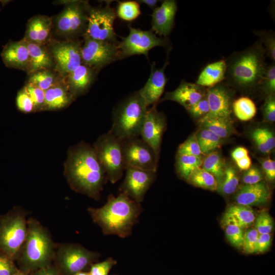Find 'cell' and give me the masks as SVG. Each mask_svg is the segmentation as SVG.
Listing matches in <instances>:
<instances>
[{
  "label": "cell",
  "instance_id": "37",
  "mask_svg": "<svg viewBox=\"0 0 275 275\" xmlns=\"http://www.w3.org/2000/svg\"><path fill=\"white\" fill-rule=\"evenodd\" d=\"M28 84L36 86L45 92L57 85L54 75L48 70H42L32 73Z\"/></svg>",
  "mask_w": 275,
  "mask_h": 275
},
{
  "label": "cell",
  "instance_id": "49",
  "mask_svg": "<svg viewBox=\"0 0 275 275\" xmlns=\"http://www.w3.org/2000/svg\"><path fill=\"white\" fill-rule=\"evenodd\" d=\"M262 112L265 121L273 123L275 121V96L271 95L265 98L262 107Z\"/></svg>",
  "mask_w": 275,
  "mask_h": 275
},
{
  "label": "cell",
  "instance_id": "14",
  "mask_svg": "<svg viewBox=\"0 0 275 275\" xmlns=\"http://www.w3.org/2000/svg\"><path fill=\"white\" fill-rule=\"evenodd\" d=\"M119 191L140 203L156 179V172L127 167Z\"/></svg>",
  "mask_w": 275,
  "mask_h": 275
},
{
  "label": "cell",
  "instance_id": "57",
  "mask_svg": "<svg viewBox=\"0 0 275 275\" xmlns=\"http://www.w3.org/2000/svg\"><path fill=\"white\" fill-rule=\"evenodd\" d=\"M158 2V1L156 0H141L138 1V2H141L146 4L151 8H155Z\"/></svg>",
  "mask_w": 275,
  "mask_h": 275
},
{
  "label": "cell",
  "instance_id": "44",
  "mask_svg": "<svg viewBox=\"0 0 275 275\" xmlns=\"http://www.w3.org/2000/svg\"><path fill=\"white\" fill-rule=\"evenodd\" d=\"M259 234L254 228H249L244 232L242 249L244 253L252 254L255 249Z\"/></svg>",
  "mask_w": 275,
  "mask_h": 275
},
{
  "label": "cell",
  "instance_id": "5",
  "mask_svg": "<svg viewBox=\"0 0 275 275\" xmlns=\"http://www.w3.org/2000/svg\"><path fill=\"white\" fill-rule=\"evenodd\" d=\"M54 255L53 243L47 232L37 221L30 219L25 241L18 257L25 270L48 265Z\"/></svg>",
  "mask_w": 275,
  "mask_h": 275
},
{
  "label": "cell",
  "instance_id": "27",
  "mask_svg": "<svg viewBox=\"0 0 275 275\" xmlns=\"http://www.w3.org/2000/svg\"><path fill=\"white\" fill-rule=\"evenodd\" d=\"M26 42L30 56V64L28 71L31 73L48 70L53 65V59L43 45Z\"/></svg>",
  "mask_w": 275,
  "mask_h": 275
},
{
  "label": "cell",
  "instance_id": "2",
  "mask_svg": "<svg viewBox=\"0 0 275 275\" xmlns=\"http://www.w3.org/2000/svg\"><path fill=\"white\" fill-rule=\"evenodd\" d=\"M266 52L260 40L244 50L233 52L226 60V83L242 91L258 89L267 70Z\"/></svg>",
  "mask_w": 275,
  "mask_h": 275
},
{
  "label": "cell",
  "instance_id": "29",
  "mask_svg": "<svg viewBox=\"0 0 275 275\" xmlns=\"http://www.w3.org/2000/svg\"><path fill=\"white\" fill-rule=\"evenodd\" d=\"M201 127L206 128L224 139L236 133L232 119L213 118L199 120Z\"/></svg>",
  "mask_w": 275,
  "mask_h": 275
},
{
  "label": "cell",
  "instance_id": "35",
  "mask_svg": "<svg viewBox=\"0 0 275 275\" xmlns=\"http://www.w3.org/2000/svg\"><path fill=\"white\" fill-rule=\"evenodd\" d=\"M187 182L195 186L211 191L216 190L217 188V182L214 176L201 167L190 174Z\"/></svg>",
  "mask_w": 275,
  "mask_h": 275
},
{
  "label": "cell",
  "instance_id": "32",
  "mask_svg": "<svg viewBox=\"0 0 275 275\" xmlns=\"http://www.w3.org/2000/svg\"><path fill=\"white\" fill-rule=\"evenodd\" d=\"M252 138L260 152L264 154L270 153L275 147V138L268 128L260 127L252 132Z\"/></svg>",
  "mask_w": 275,
  "mask_h": 275
},
{
  "label": "cell",
  "instance_id": "26",
  "mask_svg": "<svg viewBox=\"0 0 275 275\" xmlns=\"http://www.w3.org/2000/svg\"><path fill=\"white\" fill-rule=\"evenodd\" d=\"M226 63L219 60L207 65L199 74L196 84L203 87H212L225 80Z\"/></svg>",
  "mask_w": 275,
  "mask_h": 275
},
{
  "label": "cell",
  "instance_id": "16",
  "mask_svg": "<svg viewBox=\"0 0 275 275\" xmlns=\"http://www.w3.org/2000/svg\"><path fill=\"white\" fill-rule=\"evenodd\" d=\"M167 121L163 113L158 112L155 105L148 109L140 135L150 145L159 158L163 134Z\"/></svg>",
  "mask_w": 275,
  "mask_h": 275
},
{
  "label": "cell",
  "instance_id": "31",
  "mask_svg": "<svg viewBox=\"0 0 275 275\" xmlns=\"http://www.w3.org/2000/svg\"><path fill=\"white\" fill-rule=\"evenodd\" d=\"M201 151L206 155L220 148L223 139L210 130L201 127L195 133Z\"/></svg>",
  "mask_w": 275,
  "mask_h": 275
},
{
  "label": "cell",
  "instance_id": "42",
  "mask_svg": "<svg viewBox=\"0 0 275 275\" xmlns=\"http://www.w3.org/2000/svg\"><path fill=\"white\" fill-rule=\"evenodd\" d=\"M224 228L229 242L236 248H242L244 229L233 225H227Z\"/></svg>",
  "mask_w": 275,
  "mask_h": 275
},
{
  "label": "cell",
  "instance_id": "7",
  "mask_svg": "<svg viewBox=\"0 0 275 275\" xmlns=\"http://www.w3.org/2000/svg\"><path fill=\"white\" fill-rule=\"evenodd\" d=\"M24 216L14 213L0 219V253L12 260L18 257L25 241L28 226Z\"/></svg>",
  "mask_w": 275,
  "mask_h": 275
},
{
  "label": "cell",
  "instance_id": "24",
  "mask_svg": "<svg viewBox=\"0 0 275 275\" xmlns=\"http://www.w3.org/2000/svg\"><path fill=\"white\" fill-rule=\"evenodd\" d=\"M70 92L73 96L84 94L94 78V69L81 64L67 76Z\"/></svg>",
  "mask_w": 275,
  "mask_h": 275
},
{
  "label": "cell",
  "instance_id": "50",
  "mask_svg": "<svg viewBox=\"0 0 275 275\" xmlns=\"http://www.w3.org/2000/svg\"><path fill=\"white\" fill-rule=\"evenodd\" d=\"M263 179L262 172L255 167H251L245 171L242 176V182L244 184H254L260 182Z\"/></svg>",
  "mask_w": 275,
  "mask_h": 275
},
{
  "label": "cell",
  "instance_id": "53",
  "mask_svg": "<svg viewBox=\"0 0 275 275\" xmlns=\"http://www.w3.org/2000/svg\"><path fill=\"white\" fill-rule=\"evenodd\" d=\"M262 169L267 180L273 181L275 179V162L269 158L260 160Z\"/></svg>",
  "mask_w": 275,
  "mask_h": 275
},
{
  "label": "cell",
  "instance_id": "46",
  "mask_svg": "<svg viewBox=\"0 0 275 275\" xmlns=\"http://www.w3.org/2000/svg\"><path fill=\"white\" fill-rule=\"evenodd\" d=\"M16 104L18 109L23 113H31L35 109L33 102L24 88L18 92Z\"/></svg>",
  "mask_w": 275,
  "mask_h": 275
},
{
  "label": "cell",
  "instance_id": "4",
  "mask_svg": "<svg viewBox=\"0 0 275 275\" xmlns=\"http://www.w3.org/2000/svg\"><path fill=\"white\" fill-rule=\"evenodd\" d=\"M148 107L138 92L128 96L115 108L109 131L122 141L139 136Z\"/></svg>",
  "mask_w": 275,
  "mask_h": 275
},
{
  "label": "cell",
  "instance_id": "11",
  "mask_svg": "<svg viewBox=\"0 0 275 275\" xmlns=\"http://www.w3.org/2000/svg\"><path fill=\"white\" fill-rule=\"evenodd\" d=\"M100 256L79 244H64L58 250V262L66 274L73 275L90 267Z\"/></svg>",
  "mask_w": 275,
  "mask_h": 275
},
{
  "label": "cell",
  "instance_id": "51",
  "mask_svg": "<svg viewBox=\"0 0 275 275\" xmlns=\"http://www.w3.org/2000/svg\"><path fill=\"white\" fill-rule=\"evenodd\" d=\"M17 270L13 260L0 253V275H13Z\"/></svg>",
  "mask_w": 275,
  "mask_h": 275
},
{
  "label": "cell",
  "instance_id": "28",
  "mask_svg": "<svg viewBox=\"0 0 275 275\" xmlns=\"http://www.w3.org/2000/svg\"><path fill=\"white\" fill-rule=\"evenodd\" d=\"M73 97L67 88L57 84L45 92L44 108L51 110L63 108L71 103Z\"/></svg>",
  "mask_w": 275,
  "mask_h": 275
},
{
  "label": "cell",
  "instance_id": "58",
  "mask_svg": "<svg viewBox=\"0 0 275 275\" xmlns=\"http://www.w3.org/2000/svg\"><path fill=\"white\" fill-rule=\"evenodd\" d=\"M73 275H89V274L88 272L80 271L74 274Z\"/></svg>",
  "mask_w": 275,
  "mask_h": 275
},
{
  "label": "cell",
  "instance_id": "41",
  "mask_svg": "<svg viewBox=\"0 0 275 275\" xmlns=\"http://www.w3.org/2000/svg\"><path fill=\"white\" fill-rule=\"evenodd\" d=\"M253 225L254 228L259 234L270 233L273 227L272 218L265 210L260 212L255 218Z\"/></svg>",
  "mask_w": 275,
  "mask_h": 275
},
{
  "label": "cell",
  "instance_id": "22",
  "mask_svg": "<svg viewBox=\"0 0 275 275\" xmlns=\"http://www.w3.org/2000/svg\"><path fill=\"white\" fill-rule=\"evenodd\" d=\"M1 57L5 65L9 68L28 69L30 64V56L26 42L10 41L4 47Z\"/></svg>",
  "mask_w": 275,
  "mask_h": 275
},
{
  "label": "cell",
  "instance_id": "9",
  "mask_svg": "<svg viewBox=\"0 0 275 275\" xmlns=\"http://www.w3.org/2000/svg\"><path fill=\"white\" fill-rule=\"evenodd\" d=\"M122 151L125 168L156 172L159 158L152 148L141 138L123 141Z\"/></svg>",
  "mask_w": 275,
  "mask_h": 275
},
{
  "label": "cell",
  "instance_id": "8",
  "mask_svg": "<svg viewBox=\"0 0 275 275\" xmlns=\"http://www.w3.org/2000/svg\"><path fill=\"white\" fill-rule=\"evenodd\" d=\"M129 33L118 43L120 58L135 54H144L148 57L149 51L156 46L169 47L166 38L157 37L151 31H143L128 25Z\"/></svg>",
  "mask_w": 275,
  "mask_h": 275
},
{
  "label": "cell",
  "instance_id": "23",
  "mask_svg": "<svg viewBox=\"0 0 275 275\" xmlns=\"http://www.w3.org/2000/svg\"><path fill=\"white\" fill-rule=\"evenodd\" d=\"M255 218L251 207L235 203L227 207L222 218L221 225L223 228L227 225H233L245 229L254 224Z\"/></svg>",
  "mask_w": 275,
  "mask_h": 275
},
{
  "label": "cell",
  "instance_id": "39",
  "mask_svg": "<svg viewBox=\"0 0 275 275\" xmlns=\"http://www.w3.org/2000/svg\"><path fill=\"white\" fill-rule=\"evenodd\" d=\"M254 33L258 36L265 50L266 54L275 61V34L272 31L256 30Z\"/></svg>",
  "mask_w": 275,
  "mask_h": 275
},
{
  "label": "cell",
  "instance_id": "52",
  "mask_svg": "<svg viewBox=\"0 0 275 275\" xmlns=\"http://www.w3.org/2000/svg\"><path fill=\"white\" fill-rule=\"evenodd\" d=\"M272 237L270 233L259 234L256 244L255 254H262L267 251L271 244Z\"/></svg>",
  "mask_w": 275,
  "mask_h": 275
},
{
  "label": "cell",
  "instance_id": "56",
  "mask_svg": "<svg viewBox=\"0 0 275 275\" xmlns=\"http://www.w3.org/2000/svg\"><path fill=\"white\" fill-rule=\"evenodd\" d=\"M34 275H59L58 271L49 265L39 269Z\"/></svg>",
  "mask_w": 275,
  "mask_h": 275
},
{
  "label": "cell",
  "instance_id": "45",
  "mask_svg": "<svg viewBox=\"0 0 275 275\" xmlns=\"http://www.w3.org/2000/svg\"><path fill=\"white\" fill-rule=\"evenodd\" d=\"M116 260L111 257L105 260L93 263L90 267L89 275H108L112 267L117 264Z\"/></svg>",
  "mask_w": 275,
  "mask_h": 275
},
{
  "label": "cell",
  "instance_id": "34",
  "mask_svg": "<svg viewBox=\"0 0 275 275\" xmlns=\"http://www.w3.org/2000/svg\"><path fill=\"white\" fill-rule=\"evenodd\" d=\"M232 111L239 120L247 121L252 119L256 115L257 107L251 98L242 96L233 101Z\"/></svg>",
  "mask_w": 275,
  "mask_h": 275
},
{
  "label": "cell",
  "instance_id": "54",
  "mask_svg": "<svg viewBox=\"0 0 275 275\" xmlns=\"http://www.w3.org/2000/svg\"><path fill=\"white\" fill-rule=\"evenodd\" d=\"M248 155L249 151L248 149L243 147H237L231 153V156L235 161Z\"/></svg>",
  "mask_w": 275,
  "mask_h": 275
},
{
  "label": "cell",
  "instance_id": "47",
  "mask_svg": "<svg viewBox=\"0 0 275 275\" xmlns=\"http://www.w3.org/2000/svg\"><path fill=\"white\" fill-rule=\"evenodd\" d=\"M24 89L31 98L35 109L44 108L45 101V91L41 89L28 84Z\"/></svg>",
  "mask_w": 275,
  "mask_h": 275
},
{
  "label": "cell",
  "instance_id": "20",
  "mask_svg": "<svg viewBox=\"0 0 275 275\" xmlns=\"http://www.w3.org/2000/svg\"><path fill=\"white\" fill-rule=\"evenodd\" d=\"M177 10L174 0L164 1L161 5L154 9L152 15V30L164 38L171 33L175 23Z\"/></svg>",
  "mask_w": 275,
  "mask_h": 275
},
{
  "label": "cell",
  "instance_id": "6",
  "mask_svg": "<svg viewBox=\"0 0 275 275\" xmlns=\"http://www.w3.org/2000/svg\"><path fill=\"white\" fill-rule=\"evenodd\" d=\"M122 144V140L108 131L100 136L93 146L108 180L113 184L120 179L125 170Z\"/></svg>",
  "mask_w": 275,
  "mask_h": 275
},
{
  "label": "cell",
  "instance_id": "59",
  "mask_svg": "<svg viewBox=\"0 0 275 275\" xmlns=\"http://www.w3.org/2000/svg\"><path fill=\"white\" fill-rule=\"evenodd\" d=\"M13 275H26L24 272L17 270Z\"/></svg>",
  "mask_w": 275,
  "mask_h": 275
},
{
  "label": "cell",
  "instance_id": "18",
  "mask_svg": "<svg viewBox=\"0 0 275 275\" xmlns=\"http://www.w3.org/2000/svg\"><path fill=\"white\" fill-rule=\"evenodd\" d=\"M168 58L162 67L157 68L155 63L151 66V73L145 86L138 92L148 106L157 104L163 94L168 79L164 71L167 66Z\"/></svg>",
  "mask_w": 275,
  "mask_h": 275
},
{
  "label": "cell",
  "instance_id": "43",
  "mask_svg": "<svg viewBox=\"0 0 275 275\" xmlns=\"http://www.w3.org/2000/svg\"><path fill=\"white\" fill-rule=\"evenodd\" d=\"M177 153L202 157L203 154L195 133L179 146Z\"/></svg>",
  "mask_w": 275,
  "mask_h": 275
},
{
  "label": "cell",
  "instance_id": "40",
  "mask_svg": "<svg viewBox=\"0 0 275 275\" xmlns=\"http://www.w3.org/2000/svg\"><path fill=\"white\" fill-rule=\"evenodd\" d=\"M258 89L265 95V97L274 95L275 92V62L267 66L266 73L260 82Z\"/></svg>",
  "mask_w": 275,
  "mask_h": 275
},
{
  "label": "cell",
  "instance_id": "38",
  "mask_svg": "<svg viewBox=\"0 0 275 275\" xmlns=\"http://www.w3.org/2000/svg\"><path fill=\"white\" fill-rule=\"evenodd\" d=\"M140 13L139 3L135 1L120 2L117 10V14L118 17L127 21H131L136 19Z\"/></svg>",
  "mask_w": 275,
  "mask_h": 275
},
{
  "label": "cell",
  "instance_id": "55",
  "mask_svg": "<svg viewBox=\"0 0 275 275\" xmlns=\"http://www.w3.org/2000/svg\"><path fill=\"white\" fill-rule=\"evenodd\" d=\"M235 162L238 168L240 170L243 171H246L249 169L252 165V160L249 155Z\"/></svg>",
  "mask_w": 275,
  "mask_h": 275
},
{
  "label": "cell",
  "instance_id": "36",
  "mask_svg": "<svg viewBox=\"0 0 275 275\" xmlns=\"http://www.w3.org/2000/svg\"><path fill=\"white\" fill-rule=\"evenodd\" d=\"M201 168L213 175L218 183L224 176L226 164L220 154L215 151L203 159Z\"/></svg>",
  "mask_w": 275,
  "mask_h": 275
},
{
  "label": "cell",
  "instance_id": "13",
  "mask_svg": "<svg viewBox=\"0 0 275 275\" xmlns=\"http://www.w3.org/2000/svg\"><path fill=\"white\" fill-rule=\"evenodd\" d=\"M234 95V89L226 82H222L214 86L208 88L206 96L210 111L205 117L201 119L213 118L232 119L231 113Z\"/></svg>",
  "mask_w": 275,
  "mask_h": 275
},
{
  "label": "cell",
  "instance_id": "15",
  "mask_svg": "<svg viewBox=\"0 0 275 275\" xmlns=\"http://www.w3.org/2000/svg\"><path fill=\"white\" fill-rule=\"evenodd\" d=\"M59 72L67 76L81 64V47L73 41L55 42L49 51Z\"/></svg>",
  "mask_w": 275,
  "mask_h": 275
},
{
  "label": "cell",
  "instance_id": "25",
  "mask_svg": "<svg viewBox=\"0 0 275 275\" xmlns=\"http://www.w3.org/2000/svg\"><path fill=\"white\" fill-rule=\"evenodd\" d=\"M51 28V21L50 18L43 16H35L28 23L24 40L43 45L48 38Z\"/></svg>",
  "mask_w": 275,
  "mask_h": 275
},
{
  "label": "cell",
  "instance_id": "21",
  "mask_svg": "<svg viewBox=\"0 0 275 275\" xmlns=\"http://www.w3.org/2000/svg\"><path fill=\"white\" fill-rule=\"evenodd\" d=\"M236 204L251 207L265 204L270 198V192L267 184L261 181L254 184H244L234 193Z\"/></svg>",
  "mask_w": 275,
  "mask_h": 275
},
{
  "label": "cell",
  "instance_id": "17",
  "mask_svg": "<svg viewBox=\"0 0 275 275\" xmlns=\"http://www.w3.org/2000/svg\"><path fill=\"white\" fill-rule=\"evenodd\" d=\"M85 8V6L76 2L66 6L56 19L58 31L65 35L81 32L87 24L88 14Z\"/></svg>",
  "mask_w": 275,
  "mask_h": 275
},
{
  "label": "cell",
  "instance_id": "19",
  "mask_svg": "<svg viewBox=\"0 0 275 275\" xmlns=\"http://www.w3.org/2000/svg\"><path fill=\"white\" fill-rule=\"evenodd\" d=\"M206 90L204 87L182 80L177 89L166 93L159 100L175 101L187 111L206 95Z\"/></svg>",
  "mask_w": 275,
  "mask_h": 275
},
{
  "label": "cell",
  "instance_id": "3",
  "mask_svg": "<svg viewBox=\"0 0 275 275\" xmlns=\"http://www.w3.org/2000/svg\"><path fill=\"white\" fill-rule=\"evenodd\" d=\"M142 210L140 203L120 193L117 197L109 195L103 206L89 208L88 212L104 235L126 238L131 234Z\"/></svg>",
  "mask_w": 275,
  "mask_h": 275
},
{
  "label": "cell",
  "instance_id": "1",
  "mask_svg": "<svg viewBox=\"0 0 275 275\" xmlns=\"http://www.w3.org/2000/svg\"><path fill=\"white\" fill-rule=\"evenodd\" d=\"M65 175L72 189L98 200L107 177L93 147L81 142L70 149Z\"/></svg>",
  "mask_w": 275,
  "mask_h": 275
},
{
  "label": "cell",
  "instance_id": "33",
  "mask_svg": "<svg viewBox=\"0 0 275 275\" xmlns=\"http://www.w3.org/2000/svg\"><path fill=\"white\" fill-rule=\"evenodd\" d=\"M239 177L236 169L230 165H226L224 176L217 183V190L224 196L234 194L238 188Z\"/></svg>",
  "mask_w": 275,
  "mask_h": 275
},
{
  "label": "cell",
  "instance_id": "48",
  "mask_svg": "<svg viewBox=\"0 0 275 275\" xmlns=\"http://www.w3.org/2000/svg\"><path fill=\"white\" fill-rule=\"evenodd\" d=\"M209 106L206 95L187 110L189 114L199 120L205 117L209 112Z\"/></svg>",
  "mask_w": 275,
  "mask_h": 275
},
{
  "label": "cell",
  "instance_id": "12",
  "mask_svg": "<svg viewBox=\"0 0 275 275\" xmlns=\"http://www.w3.org/2000/svg\"><path fill=\"white\" fill-rule=\"evenodd\" d=\"M84 65L93 69L102 67L120 58L118 44L99 41L85 37L81 47Z\"/></svg>",
  "mask_w": 275,
  "mask_h": 275
},
{
  "label": "cell",
  "instance_id": "30",
  "mask_svg": "<svg viewBox=\"0 0 275 275\" xmlns=\"http://www.w3.org/2000/svg\"><path fill=\"white\" fill-rule=\"evenodd\" d=\"M202 161V157L177 153L176 172L180 178L187 181L190 174L201 167Z\"/></svg>",
  "mask_w": 275,
  "mask_h": 275
},
{
  "label": "cell",
  "instance_id": "10",
  "mask_svg": "<svg viewBox=\"0 0 275 275\" xmlns=\"http://www.w3.org/2000/svg\"><path fill=\"white\" fill-rule=\"evenodd\" d=\"M115 12L107 6L88 9L85 37L93 40L117 44L114 29Z\"/></svg>",
  "mask_w": 275,
  "mask_h": 275
}]
</instances>
